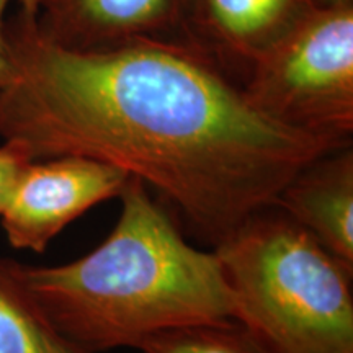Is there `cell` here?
Listing matches in <instances>:
<instances>
[{"label": "cell", "mask_w": 353, "mask_h": 353, "mask_svg": "<svg viewBox=\"0 0 353 353\" xmlns=\"http://www.w3.org/2000/svg\"><path fill=\"white\" fill-rule=\"evenodd\" d=\"M12 74L0 136L33 161L82 156L136 176L210 244L273 205L298 170L343 148L276 125L183 41L69 50L37 17L6 20Z\"/></svg>", "instance_id": "6da1fadb"}, {"label": "cell", "mask_w": 353, "mask_h": 353, "mask_svg": "<svg viewBox=\"0 0 353 353\" xmlns=\"http://www.w3.org/2000/svg\"><path fill=\"white\" fill-rule=\"evenodd\" d=\"M107 239L74 262L30 267L21 283L57 332L88 353L138 348L161 330L234 319L216 250L196 249L149 187L130 176Z\"/></svg>", "instance_id": "7a4b0ae2"}, {"label": "cell", "mask_w": 353, "mask_h": 353, "mask_svg": "<svg viewBox=\"0 0 353 353\" xmlns=\"http://www.w3.org/2000/svg\"><path fill=\"white\" fill-rule=\"evenodd\" d=\"M234 319L263 353H353V268L275 206L214 245Z\"/></svg>", "instance_id": "3957f363"}, {"label": "cell", "mask_w": 353, "mask_h": 353, "mask_svg": "<svg viewBox=\"0 0 353 353\" xmlns=\"http://www.w3.org/2000/svg\"><path fill=\"white\" fill-rule=\"evenodd\" d=\"M241 87L276 125L352 144L353 3L317 7L260 57Z\"/></svg>", "instance_id": "277c9868"}, {"label": "cell", "mask_w": 353, "mask_h": 353, "mask_svg": "<svg viewBox=\"0 0 353 353\" xmlns=\"http://www.w3.org/2000/svg\"><path fill=\"white\" fill-rule=\"evenodd\" d=\"M130 175L82 156L39 159L26 165L2 211V228L15 249L41 254L68 224L92 206L120 196Z\"/></svg>", "instance_id": "5b68a950"}, {"label": "cell", "mask_w": 353, "mask_h": 353, "mask_svg": "<svg viewBox=\"0 0 353 353\" xmlns=\"http://www.w3.org/2000/svg\"><path fill=\"white\" fill-rule=\"evenodd\" d=\"M316 8L312 0H188L183 41L242 85L260 57Z\"/></svg>", "instance_id": "8992f818"}, {"label": "cell", "mask_w": 353, "mask_h": 353, "mask_svg": "<svg viewBox=\"0 0 353 353\" xmlns=\"http://www.w3.org/2000/svg\"><path fill=\"white\" fill-rule=\"evenodd\" d=\"M187 2L39 0L37 28L41 37L69 50H99L136 39L183 41Z\"/></svg>", "instance_id": "52a82bcc"}, {"label": "cell", "mask_w": 353, "mask_h": 353, "mask_svg": "<svg viewBox=\"0 0 353 353\" xmlns=\"http://www.w3.org/2000/svg\"><path fill=\"white\" fill-rule=\"evenodd\" d=\"M275 208L353 268L352 144L316 157L281 188Z\"/></svg>", "instance_id": "ba28073f"}, {"label": "cell", "mask_w": 353, "mask_h": 353, "mask_svg": "<svg viewBox=\"0 0 353 353\" xmlns=\"http://www.w3.org/2000/svg\"><path fill=\"white\" fill-rule=\"evenodd\" d=\"M0 353H88L57 332L7 259H0Z\"/></svg>", "instance_id": "9c48e42d"}, {"label": "cell", "mask_w": 353, "mask_h": 353, "mask_svg": "<svg viewBox=\"0 0 353 353\" xmlns=\"http://www.w3.org/2000/svg\"><path fill=\"white\" fill-rule=\"evenodd\" d=\"M141 353H263L236 319L192 322L149 335Z\"/></svg>", "instance_id": "30bf717a"}, {"label": "cell", "mask_w": 353, "mask_h": 353, "mask_svg": "<svg viewBox=\"0 0 353 353\" xmlns=\"http://www.w3.org/2000/svg\"><path fill=\"white\" fill-rule=\"evenodd\" d=\"M30 162H33L30 152L17 141H3L0 145V214L6 210L13 188Z\"/></svg>", "instance_id": "8fae6325"}, {"label": "cell", "mask_w": 353, "mask_h": 353, "mask_svg": "<svg viewBox=\"0 0 353 353\" xmlns=\"http://www.w3.org/2000/svg\"><path fill=\"white\" fill-rule=\"evenodd\" d=\"M10 0H0V90L8 82L12 74V61L6 37V12Z\"/></svg>", "instance_id": "7c38bea8"}, {"label": "cell", "mask_w": 353, "mask_h": 353, "mask_svg": "<svg viewBox=\"0 0 353 353\" xmlns=\"http://www.w3.org/2000/svg\"><path fill=\"white\" fill-rule=\"evenodd\" d=\"M20 12L25 13L28 17H37L38 15V6L39 0H19Z\"/></svg>", "instance_id": "4fadbf2b"}, {"label": "cell", "mask_w": 353, "mask_h": 353, "mask_svg": "<svg viewBox=\"0 0 353 353\" xmlns=\"http://www.w3.org/2000/svg\"><path fill=\"white\" fill-rule=\"evenodd\" d=\"M317 7H332V6H345L353 3V0H312Z\"/></svg>", "instance_id": "5bb4252c"}]
</instances>
